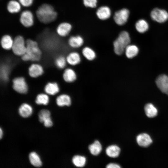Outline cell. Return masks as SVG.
Here are the masks:
<instances>
[{
  "mask_svg": "<svg viewBox=\"0 0 168 168\" xmlns=\"http://www.w3.org/2000/svg\"><path fill=\"white\" fill-rule=\"evenodd\" d=\"M26 51L21 57L24 62H38L40 60L42 56V52L37 42L31 39H28L26 41Z\"/></svg>",
  "mask_w": 168,
  "mask_h": 168,
  "instance_id": "6da1fadb",
  "label": "cell"
},
{
  "mask_svg": "<svg viewBox=\"0 0 168 168\" xmlns=\"http://www.w3.org/2000/svg\"><path fill=\"white\" fill-rule=\"evenodd\" d=\"M36 14L39 20L45 24L54 21L57 16V13L53 7L47 4L40 6L36 12Z\"/></svg>",
  "mask_w": 168,
  "mask_h": 168,
  "instance_id": "7a4b0ae2",
  "label": "cell"
},
{
  "mask_svg": "<svg viewBox=\"0 0 168 168\" xmlns=\"http://www.w3.org/2000/svg\"><path fill=\"white\" fill-rule=\"evenodd\" d=\"M130 42L129 33L125 31H122L113 43L114 50L115 54L119 55L122 54Z\"/></svg>",
  "mask_w": 168,
  "mask_h": 168,
  "instance_id": "3957f363",
  "label": "cell"
},
{
  "mask_svg": "<svg viewBox=\"0 0 168 168\" xmlns=\"http://www.w3.org/2000/svg\"><path fill=\"white\" fill-rule=\"evenodd\" d=\"M11 49L13 53L17 56L21 57L26 53V41L22 36L18 35L15 37Z\"/></svg>",
  "mask_w": 168,
  "mask_h": 168,
  "instance_id": "277c9868",
  "label": "cell"
},
{
  "mask_svg": "<svg viewBox=\"0 0 168 168\" xmlns=\"http://www.w3.org/2000/svg\"><path fill=\"white\" fill-rule=\"evenodd\" d=\"M12 88L19 94H25L28 91V86L25 78L22 76L16 77L12 80Z\"/></svg>",
  "mask_w": 168,
  "mask_h": 168,
  "instance_id": "5b68a950",
  "label": "cell"
},
{
  "mask_svg": "<svg viewBox=\"0 0 168 168\" xmlns=\"http://www.w3.org/2000/svg\"><path fill=\"white\" fill-rule=\"evenodd\" d=\"M150 16L154 21L158 23H163L168 19V12L166 10L155 8L151 11Z\"/></svg>",
  "mask_w": 168,
  "mask_h": 168,
  "instance_id": "8992f818",
  "label": "cell"
},
{
  "mask_svg": "<svg viewBox=\"0 0 168 168\" xmlns=\"http://www.w3.org/2000/svg\"><path fill=\"white\" fill-rule=\"evenodd\" d=\"M129 15V10L123 8L116 12L114 16V19L116 24L121 26L127 22Z\"/></svg>",
  "mask_w": 168,
  "mask_h": 168,
  "instance_id": "52a82bcc",
  "label": "cell"
},
{
  "mask_svg": "<svg viewBox=\"0 0 168 168\" xmlns=\"http://www.w3.org/2000/svg\"><path fill=\"white\" fill-rule=\"evenodd\" d=\"M28 74L31 77L37 78L42 76L44 73L43 66L37 63H33L30 65L28 69Z\"/></svg>",
  "mask_w": 168,
  "mask_h": 168,
  "instance_id": "ba28073f",
  "label": "cell"
},
{
  "mask_svg": "<svg viewBox=\"0 0 168 168\" xmlns=\"http://www.w3.org/2000/svg\"><path fill=\"white\" fill-rule=\"evenodd\" d=\"M156 83L162 92L168 95V76L164 74L159 76L156 80Z\"/></svg>",
  "mask_w": 168,
  "mask_h": 168,
  "instance_id": "9c48e42d",
  "label": "cell"
},
{
  "mask_svg": "<svg viewBox=\"0 0 168 168\" xmlns=\"http://www.w3.org/2000/svg\"><path fill=\"white\" fill-rule=\"evenodd\" d=\"M20 21L25 27H28L31 26L34 22L33 16L31 12L28 10L23 12L20 16Z\"/></svg>",
  "mask_w": 168,
  "mask_h": 168,
  "instance_id": "30bf717a",
  "label": "cell"
},
{
  "mask_svg": "<svg viewBox=\"0 0 168 168\" xmlns=\"http://www.w3.org/2000/svg\"><path fill=\"white\" fill-rule=\"evenodd\" d=\"M136 141L139 146L143 147L149 146L152 141L150 136L144 133L138 135L136 138Z\"/></svg>",
  "mask_w": 168,
  "mask_h": 168,
  "instance_id": "8fae6325",
  "label": "cell"
},
{
  "mask_svg": "<svg viewBox=\"0 0 168 168\" xmlns=\"http://www.w3.org/2000/svg\"><path fill=\"white\" fill-rule=\"evenodd\" d=\"M44 91L48 95L54 96L59 91L60 88L56 82H49L45 85Z\"/></svg>",
  "mask_w": 168,
  "mask_h": 168,
  "instance_id": "7c38bea8",
  "label": "cell"
},
{
  "mask_svg": "<svg viewBox=\"0 0 168 168\" xmlns=\"http://www.w3.org/2000/svg\"><path fill=\"white\" fill-rule=\"evenodd\" d=\"M72 29L71 25L67 22H63L58 26L56 32L60 36L65 37L68 35Z\"/></svg>",
  "mask_w": 168,
  "mask_h": 168,
  "instance_id": "4fadbf2b",
  "label": "cell"
},
{
  "mask_svg": "<svg viewBox=\"0 0 168 168\" xmlns=\"http://www.w3.org/2000/svg\"><path fill=\"white\" fill-rule=\"evenodd\" d=\"M63 78L65 82L72 83L77 79V75L75 71L72 69L68 68L65 69L63 74Z\"/></svg>",
  "mask_w": 168,
  "mask_h": 168,
  "instance_id": "5bb4252c",
  "label": "cell"
},
{
  "mask_svg": "<svg viewBox=\"0 0 168 168\" xmlns=\"http://www.w3.org/2000/svg\"><path fill=\"white\" fill-rule=\"evenodd\" d=\"M67 63L72 66L77 65L81 61V57L78 53L73 52L69 53L66 56Z\"/></svg>",
  "mask_w": 168,
  "mask_h": 168,
  "instance_id": "9a60e30c",
  "label": "cell"
},
{
  "mask_svg": "<svg viewBox=\"0 0 168 168\" xmlns=\"http://www.w3.org/2000/svg\"><path fill=\"white\" fill-rule=\"evenodd\" d=\"M96 14L99 19L101 20H105L110 17L111 11L110 9L108 7L102 6L97 9Z\"/></svg>",
  "mask_w": 168,
  "mask_h": 168,
  "instance_id": "2e32d148",
  "label": "cell"
},
{
  "mask_svg": "<svg viewBox=\"0 0 168 168\" xmlns=\"http://www.w3.org/2000/svg\"><path fill=\"white\" fill-rule=\"evenodd\" d=\"M32 111L31 106L26 103L22 104L18 110L19 114L23 118H27L30 116L32 113Z\"/></svg>",
  "mask_w": 168,
  "mask_h": 168,
  "instance_id": "e0dca14e",
  "label": "cell"
},
{
  "mask_svg": "<svg viewBox=\"0 0 168 168\" xmlns=\"http://www.w3.org/2000/svg\"><path fill=\"white\" fill-rule=\"evenodd\" d=\"M57 104L59 106H69L71 103L70 96L66 94H62L58 96L56 100Z\"/></svg>",
  "mask_w": 168,
  "mask_h": 168,
  "instance_id": "ac0fdd59",
  "label": "cell"
},
{
  "mask_svg": "<svg viewBox=\"0 0 168 168\" xmlns=\"http://www.w3.org/2000/svg\"><path fill=\"white\" fill-rule=\"evenodd\" d=\"M13 40L8 35H5L2 38L1 44L2 48L4 50H8L12 49Z\"/></svg>",
  "mask_w": 168,
  "mask_h": 168,
  "instance_id": "d6986e66",
  "label": "cell"
},
{
  "mask_svg": "<svg viewBox=\"0 0 168 168\" xmlns=\"http://www.w3.org/2000/svg\"><path fill=\"white\" fill-rule=\"evenodd\" d=\"M69 46L72 48H77L81 47L83 44V38L79 35L71 37L68 41Z\"/></svg>",
  "mask_w": 168,
  "mask_h": 168,
  "instance_id": "ffe728a7",
  "label": "cell"
},
{
  "mask_svg": "<svg viewBox=\"0 0 168 168\" xmlns=\"http://www.w3.org/2000/svg\"><path fill=\"white\" fill-rule=\"evenodd\" d=\"M124 52L126 56L131 58L137 55L138 52V49L136 46L129 44L126 47Z\"/></svg>",
  "mask_w": 168,
  "mask_h": 168,
  "instance_id": "44dd1931",
  "label": "cell"
},
{
  "mask_svg": "<svg viewBox=\"0 0 168 168\" xmlns=\"http://www.w3.org/2000/svg\"><path fill=\"white\" fill-rule=\"evenodd\" d=\"M144 110L146 115L149 118H153L157 114V108L152 103L147 104L145 106Z\"/></svg>",
  "mask_w": 168,
  "mask_h": 168,
  "instance_id": "7402d4cb",
  "label": "cell"
},
{
  "mask_svg": "<svg viewBox=\"0 0 168 168\" xmlns=\"http://www.w3.org/2000/svg\"><path fill=\"white\" fill-rule=\"evenodd\" d=\"M120 149L117 145H112L108 147L106 149V153L109 156L115 158L118 157L120 153Z\"/></svg>",
  "mask_w": 168,
  "mask_h": 168,
  "instance_id": "603a6c76",
  "label": "cell"
},
{
  "mask_svg": "<svg viewBox=\"0 0 168 168\" xmlns=\"http://www.w3.org/2000/svg\"><path fill=\"white\" fill-rule=\"evenodd\" d=\"M137 30L140 33H144L147 31L149 28L147 22L144 19H140L137 21L135 25Z\"/></svg>",
  "mask_w": 168,
  "mask_h": 168,
  "instance_id": "cb8c5ba5",
  "label": "cell"
},
{
  "mask_svg": "<svg viewBox=\"0 0 168 168\" xmlns=\"http://www.w3.org/2000/svg\"><path fill=\"white\" fill-rule=\"evenodd\" d=\"M82 53L83 56L87 60L92 61L96 57L95 51L91 48L88 47H86L83 48Z\"/></svg>",
  "mask_w": 168,
  "mask_h": 168,
  "instance_id": "d4e9b609",
  "label": "cell"
},
{
  "mask_svg": "<svg viewBox=\"0 0 168 168\" xmlns=\"http://www.w3.org/2000/svg\"><path fill=\"white\" fill-rule=\"evenodd\" d=\"M29 158L31 164L34 166L40 167L42 165V162L39 155L35 152H30Z\"/></svg>",
  "mask_w": 168,
  "mask_h": 168,
  "instance_id": "484cf974",
  "label": "cell"
},
{
  "mask_svg": "<svg viewBox=\"0 0 168 168\" xmlns=\"http://www.w3.org/2000/svg\"><path fill=\"white\" fill-rule=\"evenodd\" d=\"M20 3L15 0H11L7 5V9L11 13H15L18 12L21 9Z\"/></svg>",
  "mask_w": 168,
  "mask_h": 168,
  "instance_id": "4316f807",
  "label": "cell"
},
{
  "mask_svg": "<svg viewBox=\"0 0 168 168\" xmlns=\"http://www.w3.org/2000/svg\"><path fill=\"white\" fill-rule=\"evenodd\" d=\"M102 146L98 140L95 141L94 143L89 146V149L92 154L96 156L98 155L102 150Z\"/></svg>",
  "mask_w": 168,
  "mask_h": 168,
  "instance_id": "83f0119b",
  "label": "cell"
},
{
  "mask_svg": "<svg viewBox=\"0 0 168 168\" xmlns=\"http://www.w3.org/2000/svg\"><path fill=\"white\" fill-rule=\"evenodd\" d=\"M49 101V98L47 94L40 93L38 94L36 97L35 102L38 105H47Z\"/></svg>",
  "mask_w": 168,
  "mask_h": 168,
  "instance_id": "f1b7e54d",
  "label": "cell"
},
{
  "mask_svg": "<svg viewBox=\"0 0 168 168\" xmlns=\"http://www.w3.org/2000/svg\"><path fill=\"white\" fill-rule=\"evenodd\" d=\"M54 62L55 66L59 69L64 68L67 63L66 58L63 55L57 56L54 59Z\"/></svg>",
  "mask_w": 168,
  "mask_h": 168,
  "instance_id": "f546056e",
  "label": "cell"
},
{
  "mask_svg": "<svg viewBox=\"0 0 168 168\" xmlns=\"http://www.w3.org/2000/svg\"><path fill=\"white\" fill-rule=\"evenodd\" d=\"M86 159L85 157L80 155H76L73 156L72 161L75 166L77 167L84 166L86 162Z\"/></svg>",
  "mask_w": 168,
  "mask_h": 168,
  "instance_id": "4dcf8cb0",
  "label": "cell"
},
{
  "mask_svg": "<svg viewBox=\"0 0 168 168\" xmlns=\"http://www.w3.org/2000/svg\"><path fill=\"white\" fill-rule=\"evenodd\" d=\"M49 111L47 110H42L38 114L39 119L41 123H44L48 119L51 118Z\"/></svg>",
  "mask_w": 168,
  "mask_h": 168,
  "instance_id": "1f68e13d",
  "label": "cell"
},
{
  "mask_svg": "<svg viewBox=\"0 0 168 168\" xmlns=\"http://www.w3.org/2000/svg\"><path fill=\"white\" fill-rule=\"evenodd\" d=\"M84 5L86 7L95 8L96 7L97 0H83Z\"/></svg>",
  "mask_w": 168,
  "mask_h": 168,
  "instance_id": "d6a6232c",
  "label": "cell"
},
{
  "mask_svg": "<svg viewBox=\"0 0 168 168\" xmlns=\"http://www.w3.org/2000/svg\"><path fill=\"white\" fill-rule=\"evenodd\" d=\"M20 3L23 6L28 7L32 3L33 0H19Z\"/></svg>",
  "mask_w": 168,
  "mask_h": 168,
  "instance_id": "836d02e7",
  "label": "cell"
},
{
  "mask_svg": "<svg viewBox=\"0 0 168 168\" xmlns=\"http://www.w3.org/2000/svg\"><path fill=\"white\" fill-rule=\"evenodd\" d=\"M107 168H121L120 166L116 163H110L108 164L106 166Z\"/></svg>",
  "mask_w": 168,
  "mask_h": 168,
  "instance_id": "e575fe53",
  "label": "cell"
},
{
  "mask_svg": "<svg viewBox=\"0 0 168 168\" xmlns=\"http://www.w3.org/2000/svg\"><path fill=\"white\" fill-rule=\"evenodd\" d=\"M2 135H3L2 131V130L1 128H0V138L1 139L2 138Z\"/></svg>",
  "mask_w": 168,
  "mask_h": 168,
  "instance_id": "d590c367",
  "label": "cell"
}]
</instances>
